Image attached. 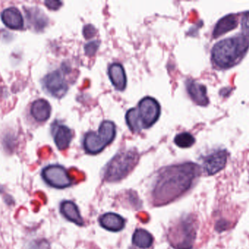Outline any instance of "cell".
<instances>
[{
    "instance_id": "cell-19",
    "label": "cell",
    "mask_w": 249,
    "mask_h": 249,
    "mask_svg": "<svg viewBox=\"0 0 249 249\" xmlns=\"http://www.w3.org/2000/svg\"><path fill=\"white\" fill-rule=\"evenodd\" d=\"M126 123L133 133H138L143 129L142 123L138 115L137 108L128 110L125 115Z\"/></svg>"
},
{
    "instance_id": "cell-10",
    "label": "cell",
    "mask_w": 249,
    "mask_h": 249,
    "mask_svg": "<svg viewBox=\"0 0 249 249\" xmlns=\"http://www.w3.org/2000/svg\"><path fill=\"white\" fill-rule=\"evenodd\" d=\"M186 86L189 95L197 105L200 106L209 105V100L206 86L193 80H187Z\"/></svg>"
},
{
    "instance_id": "cell-24",
    "label": "cell",
    "mask_w": 249,
    "mask_h": 249,
    "mask_svg": "<svg viewBox=\"0 0 249 249\" xmlns=\"http://www.w3.org/2000/svg\"><path fill=\"white\" fill-rule=\"evenodd\" d=\"M96 29L94 26L91 24H88L83 28V35L86 39H90V38L94 37L96 34Z\"/></svg>"
},
{
    "instance_id": "cell-17",
    "label": "cell",
    "mask_w": 249,
    "mask_h": 249,
    "mask_svg": "<svg viewBox=\"0 0 249 249\" xmlns=\"http://www.w3.org/2000/svg\"><path fill=\"white\" fill-rule=\"evenodd\" d=\"M61 213L63 216L68 219L70 222L76 224L79 226H83L84 225L83 218L79 211L78 208L71 201H64L61 204Z\"/></svg>"
},
{
    "instance_id": "cell-1",
    "label": "cell",
    "mask_w": 249,
    "mask_h": 249,
    "mask_svg": "<svg viewBox=\"0 0 249 249\" xmlns=\"http://www.w3.org/2000/svg\"><path fill=\"white\" fill-rule=\"evenodd\" d=\"M199 174L200 167L193 162L174 165L164 170L154 188L155 204H167L184 194L191 187Z\"/></svg>"
},
{
    "instance_id": "cell-23",
    "label": "cell",
    "mask_w": 249,
    "mask_h": 249,
    "mask_svg": "<svg viewBox=\"0 0 249 249\" xmlns=\"http://www.w3.org/2000/svg\"><path fill=\"white\" fill-rule=\"evenodd\" d=\"M241 29H242L243 36L249 39V11L246 12L241 19Z\"/></svg>"
},
{
    "instance_id": "cell-3",
    "label": "cell",
    "mask_w": 249,
    "mask_h": 249,
    "mask_svg": "<svg viewBox=\"0 0 249 249\" xmlns=\"http://www.w3.org/2000/svg\"><path fill=\"white\" fill-rule=\"evenodd\" d=\"M117 130L115 123L105 121L99 126V131L89 132L85 134L83 146L86 153L97 154L110 144L116 137Z\"/></svg>"
},
{
    "instance_id": "cell-15",
    "label": "cell",
    "mask_w": 249,
    "mask_h": 249,
    "mask_svg": "<svg viewBox=\"0 0 249 249\" xmlns=\"http://www.w3.org/2000/svg\"><path fill=\"white\" fill-rule=\"evenodd\" d=\"M31 114L36 121L43 122L51 116V106L48 101L44 99H36L32 104Z\"/></svg>"
},
{
    "instance_id": "cell-8",
    "label": "cell",
    "mask_w": 249,
    "mask_h": 249,
    "mask_svg": "<svg viewBox=\"0 0 249 249\" xmlns=\"http://www.w3.org/2000/svg\"><path fill=\"white\" fill-rule=\"evenodd\" d=\"M44 87L54 97L61 99L67 94L69 87L61 70H55L47 75L42 80Z\"/></svg>"
},
{
    "instance_id": "cell-16",
    "label": "cell",
    "mask_w": 249,
    "mask_h": 249,
    "mask_svg": "<svg viewBox=\"0 0 249 249\" xmlns=\"http://www.w3.org/2000/svg\"><path fill=\"white\" fill-rule=\"evenodd\" d=\"M101 226L105 229L112 232L122 230L124 227V218L114 213H105L99 219Z\"/></svg>"
},
{
    "instance_id": "cell-13",
    "label": "cell",
    "mask_w": 249,
    "mask_h": 249,
    "mask_svg": "<svg viewBox=\"0 0 249 249\" xmlns=\"http://www.w3.org/2000/svg\"><path fill=\"white\" fill-rule=\"evenodd\" d=\"M54 142L59 150L67 149L72 140V132L64 124H59L55 127L53 133Z\"/></svg>"
},
{
    "instance_id": "cell-4",
    "label": "cell",
    "mask_w": 249,
    "mask_h": 249,
    "mask_svg": "<svg viewBox=\"0 0 249 249\" xmlns=\"http://www.w3.org/2000/svg\"><path fill=\"white\" fill-rule=\"evenodd\" d=\"M139 160L136 151L130 150L118 153L107 166L105 178L109 182H115L124 178L133 169Z\"/></svg>"
},
{
    "instance_id": "cell-7",
    "label": "cell",
    "mask_w": 249,
    "mask_h": 249,
    "mask_svg": "<svg viewBox=\"0 0 249 249\" xmlns=\"http://www.w3.org/2000/svg\"><path fill=\"white\" fill-rule=\"evenodd\" d=\"M44 181L56 189H64L71 185V179L64 167L53 165L47 166L42 171Z\"/></svg>"
},
{
    "instance_id": "cell-22",
    "label": "cell",
    "mask_w": 249,
    "mask_h": 249,
    "mask_svg": "<svg viewBox=\"0 0 249 249\" xmlns=\"http://www.w3.org/2000/svg\"><path fill=\"white\" fill-rule=\"evenodd\" d=\"M99 45H100V42L98 40L92 41V42L86 44L85 45V51H86V55L93 57L99 49Z\"/></svg>"
},
{
    "instance_id": "cell-25",
    "label": "cell",
    "mask_w": 249,
    "mask_h": 249,
    "mask_svg": "<svg viewBox=\"0 0 249 249\" xmlns=\"http://www.w3.org/2000/svg\"><path fill=\"white\" fill-rule=\"evenodd\" d=\"M62 1H53V0H48L45 1V4L50 10H57L62 5Z\"/></svg>"
},
{
    "instance_id": "cell-20",
    "label": "cell",
    "mask_w": 249,
    "mask_h": 249,
    "mask_svg": "<svg viewBox=\"0 0 249 249\" xmlns=\"http://www.w3.org/2000/svg\"><path fill=\"white\" fill-rule=\"evenodd\" d=\"M174 143L178 147L187 149L195 144L196 139L190 133H182L176 136L174 138Z\"/></svg>"
},
{
    "instance_id": "cell-9",
    "label": "cell",
    "mask_w": 249,
    "mask_h": 249,
    "mask_svg": "<svg viewBox=\"0 0 249 249\" xmlns=\"http://www.w3.org/2000/svg\"><path fill=\"white\" fill-rule=\"evenodd\" d=\"M228 153L226 150L219 149L208 155L203 161V168L209 175H213L222 171L228 160Z\"/></svg>"
},
{
    "instance_id": "cell-6",
    "label": "cell",
    "mask_w": 249,
    "mask_h": 249,
    "mask_svg": "<svg viewBox=\"0 0 249 249\" xmlns=\"http://www.w3.org/2000/svg\"><path fill=\"white\" fill-rule=\"evenodd\" d=\"M159 102L151 96L143 98L138 105L137 112L143 129L152 127L159 119L160 115Z\"/></svg>"
},
{
    "instance_id": "cell-21",
    "label": "cell",
    "mask_w": 249,
    "mask_h": 249,
    "mask_svg": "<svg viewBox=\"0 0 249 249\" xmlns=\"http://www.w3.org/2000/svg\"><path fill=\"white\" fill-rule=\"evenodd\" d=\"M26 14H27L28 19H30L34 26L36 24V20H38L41 29H44L47 26L48 19L41 10L32 9V11L29 10V12H26Z\"/></svg>"
},
{
    "instance_id": "cell-2",
    "label": "cell",
    "mask_w": 249,
    "mask_h": 249,
    "mask_svg": "<svg viewBox=\"0 0 249 249\" xmlns=\"http://www.w3.org/2000/svg\"><path fill=\"white\" fill-rule=\"evenodd\" d=\"M249 48V39L243 35L222 39L212 48V61L219 68H231L241 61Z\"/></svg>"
},
{
    "instance_id": "cell-5",
    "label": "cell",
    "mask_w": 249,
    "mask_h": 249,
    "mask_svg": "<svg viewBox=\"0 0 249 249\" xmlns=\"http://www.w3.org/2000/svg\"><path fill=\"white\" fill-rule=\"evenodd\" d=\"M196 237L194 221L190 218L181 219L170 229L168 239L176 249H191Z\"/></svg>"
},
{
    "instance_id": "cell-18",
    "label": "cell",
    "mask_w": 249,
    "mask_h": 249,
    "mask_svg": "<svg viewBox=\"0 0 249 249\" xmlns=\"http://www.w3.org/2000/svg\"><path fill=\"white\" fill-rule=\"evenodd\" d=\"M153 238L145 230L138 229L133 235V244L141 249H148L152 245Z\"/></svg>"
},
{
    "instance_id": "cell-11",
    "label": "cell",
    "mask_w": 249,
    "mask_h": 249,
    "mask_svg": "<svg viewBox=\"0 0 249 249\" xmlns=\"http://www.w3.org/2000/svg\"><path fill=\"white\" fill-rule=\"evenodd\" d=\"M1 19L4 24L14 30H20L23 27V19L21 13L14 7H8L3 10Z\"/></svg>"
},
{
    "instance_id": "cell-12",
    "label": "cell",
    "mask_w": 249,
    "mask_h": 249,
    "mask_svg": "<svg viewBox=\"0 0 249 249\" xmlns=\"http://www.w3.org/2000/svg\"><path fill=\"white\" fill-rule=\"evenodd\" d=\"M108 75L112 85L118 91H124L127 85V77L122 64L114 63L108 70Z\"/></svg>"
},
{
    "instance_id": "cell-14",
    "label": "cell",
    "mask_w": 249,
    "mask_h": 249,
    "mask_svg": "<svg viewBox=\"0 0 249 249\" xmlns=\"http://www.w3.org/2000/svg\"><path fill=\"white\" fill-rule=\"evenodd\" d=\"M238 20L236 15L229 14L221 19L216 23L213 32V37L218 38L227 32H231L238 26Z\"/></svg>"
}]
</instances>
